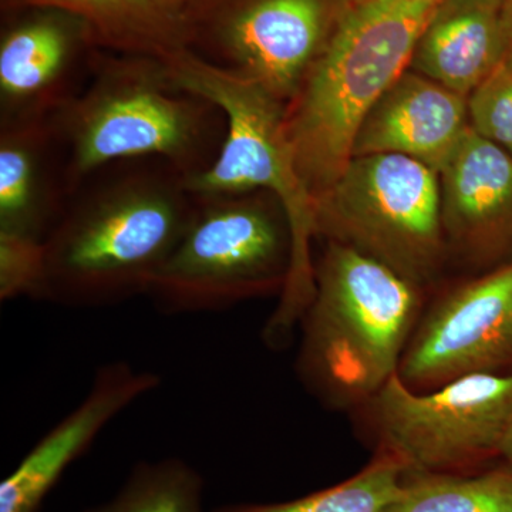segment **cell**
I'll list each match as a JSON object with an SVG mask.
<instances>
[{
    "label": "cell",
    "mask_w": 512,
    "mask_h": 512,
    "mask_svg": "<svg viewBox=\"0 0 512 512\" xmlns=\"http://www.w3.org/2000/svg\"><path fill=\"white\" fill-rule=\"evenodd\" d=\"M69 197L53 117L0 126V234L45 241Z\"/></svg>",
    "instance_id": "obj_15"
},
{
    "label": "cell",
    "mask_w": 512,
    "mask_h": 512,
    "mask_svg": "<svg viewBox=\"0 0 512 512\" xmlns=\"http://www.w3.org/2000/svg\"><path fill=\"white\" fill-rule=\"evenodd\" d=\"M45 249L35 239L0 234V299L36 298L42 285Z\"/></svg>",
    "instance_id": "obj_22"
},
{
    "label": "cell",
    "mask_w": 512,
    "mask_h": 512,
    "mask_svg": "<svg viewBox=\"0 0 512 512\" xmlns=\"http://www.w3.org/2000/svg\"><path fill=\"white\" fill-rule=\"evenodd\" d=\"M423 313V288L355 249L326 241L301 320V376L339 407L365 406L397 375Z\"/></svg>",
    "instance_id": "obj_3"
},
{
    "label": "cell",
    "mask_w": 512,
    "mask_h": 512,
    "mask_svg": "<svg viewBox=\"0 0 512 512\" xmlns=\"http://www.w3.org/2000/svg\"><path fill=\"white\" fill-rule=\"evenodd\" d=\"M387 512H512V467L468 474L406 471Z\"/></svg>",
    "instance_id": "obj_18"
},
{
    "label": "cell",
    "mask_w": 512,
    "mask_h": 512,
    "mask_svg": "<svg viewBox=\"0 0 512 512\" xmlns=\"http://www.w3.org/2000/svg\"><path fill=\"white\" fill-rule=\"evenodd\" d=\"M53 121L70 195L94 171L131 158H163L197 177L214 163L227 134L221 107L178 83L164 60L104 50L86 89Z\"/></svg>",
    "instance_id": "obj_2"
},
{
    "label": "cell",
    "mask_w": 512,
    "mask_h": 512,
    "mask_svg": "<svg viewBox=\"0 0 512 512\" xmlns=\"http://www.w3.org/2000/svg\"><path fill=\"white\" fill-rule=\"evenodd\" d=\"M406 467L396 457L376 451L355 476L282 503L227 504L212 512H387L402 491Z\"/></svg>",
    "instance_id": "obj_19"
},
{
    "label": "cell",
    "mask_w": 512,
    "mask_h": 512,
    "mask_svg": "<svg viewBox=\"0 0 512 512\" xmlns=\"http://www.w3.org/2000/svg\"><path fill=\"white\" fill-rule=\"evenodd\" d=\"M439 181L448 254L488 268L512 262L510 154L470 127Z\"/></svg>",
    "instance_id": "obj_12"
},
{
    "label": "cell",
    "mask_w": 512,
    "mask_h": 512,
    "mask_svg": "<svg viewBox=\"0 0 512 512\" xmlns=\"http://www.w3.org/2000/svg\"><path fill=\"white\" fill-rule=\"evenodd\" d=\"M195 208L187 175L163 158L104 165L73 191L43 241L37 299L101 308L147 296Z\"/></svg>",
    "instance_id": "obj_1"
},
{
    "label": "cell",
    "mask_w": 512,
    "mask_h": 512,
    "mask_svg": "<svg viewBox=\"0 0 512 512\" xmlns=\"http://www.w3.org/2000/svg\"><path fill=\"white\" fill-rule=\"evenodd\" d=\"M349 8L348 0H190V52L286 106Z\"/></svg>",
    "instance_id": "obj_9"
},
{
    "label": "cell",
    "mask_w": 512,
    "mask_h": 512,
    "mask_svg": "<svg viewBox=\"0 0 512 512\" xmlns=\"http://www.w3.org/2000/svg\"><path fill=\"white\" fill-rule=\"evenodd\" d=\"M365 407L377 450L406 471L477 473L500 457L512 414V373L474 375L429 392L409 389L394 375Z\"/></svg>",
    "instance_id": "obj_8"
},
{
    "label": "cell",
    "mask_w": 512,
    "mask_h": 512,
    "mask_svg": "<svg viewBox=\"0 0 512 512\" xmlns=\"http://www.w3.org/2000/svg\"><path fill=\"white\" fill-rule=\"evenodd\" d=\"M161 377L126 362L100 366L82 403L57 423L0 484V512H39L74 461L120 413L160 386Z\"/></svg>",
    "instance_id": "obj_13"
},
{
    "label": "cell",
    "mask_w": 512,
    "mask_h": 512,
    "mask_svg": "<svg viewBox=\"0 0 512 512\" xmlns=\"http://www.w3.org/2000/svg\"><path fill=\"white\" fill-rule=\"evenodd\" d=\"M2 13L0 126L50 119L86 89L101 49L86 23L66 10Z\"/></svg>",
    "instance_id": "obj_11"
},
{
    "label": "cell",
    "mask_w": 512,
    "mask_h": 512,
    "mask_svg": "<svg viewBox=\"0 0 512 512\" xmlns=\"http://www.w3.org/2000/svg\"><path fill=\"white\" fill-rule=\"evenodd\" d=\"M365 2V0H348L350 6L357 5V3Z\"/></svg>",
    "instance_id": "obj_25"
},
{
    "label": "cell",
    "mask_w": 512,
    "mask_h": 512,
    "mask_svg": "<svg viewBox=\"0 0 512 512\" xmlns=\"http://www.w3.org/2000/svg\"><path fill=\"white\" fill-rule=\"evenodd\" d=\"M470 127L468 97L407 69L366 114L352 157L396 154L439 173Z\"/></svg>",
    "instance_id": "obj_14"
},
{
    "label": "cell",
    "mask_w": 512,
    "mask_h": 512,
    "mask_svg": "<svg viewBox=\"0 0 512 512\" xmlns=\"http://www.w3.org/2000/svg\"><path fill=\"white\" fill-rule=\"evenodd\" d=\"M178 83L221 107L227 134L214 163L188 178L195 195L271 192L291 225V274L278 309L265 329L269 343H281L301 322L315 292L316 200L306 187L285 124L286 106L261 86L211 66L190 50L164 60Z\"/></svg>",
    "instance_id": "obj_5"
},
{
    "label": "cell",
    "mask_w": 512,
    "mask_h": 512,
    "mask_svg": "<svg viewBox=\"0 0 512 512\" xmlns=\"http://www.w3.org/2000/svg\"><path fill=\"white\" fill-rule=\"evenodd\" d=\"M29 6L82 19L104 52L168 60L190 50V0H0L2 12Z\"/></svg>",
    "instance_id": "obj_17"
},
{
    "label": "cell",
    "mask_w": 512,
    "mask_h": 512,
    "mask_svg": "<svg viewBox=\"0 0 512 512\" xmlns=\"http://www.w3.org/2000/svg\"><path fill=\"white\" fill-rule=\"evenodd\" d=\"M500 458H503L504 463L512 467V414L507 429H505L503 441H501Z\"/></svg>",
    "instance_id": "obj_23"
},
{
    "label": "cell",
    "mask_w": 512,
    "mask_h": 512,
    "mask_svg": "<svg viewBox=\"0 0 512 512\" xmlns=\"http://www.w3.org/2000/svg\"><path fill=\"white\" fill-rule=\"evenodd\" d=\"M512 262L456 286L421 313L397 376L429 392L474 375L512 373Z\"/></svg>",
    "instance_id": "obj_10"
},
{
    "label": "cell",
    "mask_w": 512,
    "mask_h": 512,
    "mask_svg": "<svg viewBox=\"0 0 512 512\" xmlns=\"http://www.w3.org/2000/svg\"><path fill=\"white\" fill-rule=\"evenodd\" d=\"M470 126L512 157V57L468 97Z\"/></svg>",
    "instance_id": "obj_21"
},
{
    "label": "cell",
    "mask_w": 512,
    "mask_h": 512,
    "mask_svg": "<svg viewBox=\"0 0 512 512\" xmlns=\"http://www.w3.org/2000/svg\"><path fill=\"white\" fill-rule=\"evenodd\" d=\"M436 2L365 0L350 6L285 109L296 165L315 200L352 160L360 124L409 69Z\"/></svg>",
    "instance_id": "obj_4"
},
{
    "label": "cell",
    "mask_w": 512,
    "mask_h": 512,
    "mask_svg": "<svg viewBox=\"0 0 512 512\" xmlns=\"http://www.w3.org/2000/svg\"><path fill=\"white\" fill-rule=\"evenodd\" d=\"M84 512H204V478L181 458L144 461L110 501Z\"/></svg>",
    "instance_id": "obj_20"
},
{
    "label": "cell",
    "mask_w": 512,
    "mask_h": 512,
    "mask_svg": "<svg viewBox=\"0 0 512 512\" xmlns=\"http://www.w3.org/2000/svg\"><path fill=\"white\" fill-rule=\"evenodd\" d=\"M504 29L505 39H507V57H512V0L504 2Z\"/></svg>",
    "instance_id": "obj_24"
},
{
    "label": "cell",
    "mask_w": 512,
    "mask_h": 512,
    "mask_svg": "<svg viewBox=\"0 0 512 512\" xmlns=\"http://www.w3.org/2000/svg\"><path fill=\"white\" fill-rule=\"evenodd\" d=\"M505 0H439L414 46L410 70L470 97L507 59Z\"/></svg>",
    "instance_id": "obj_16"
},
{
    "label": "cell",
    "mask_w": 512,
    "mask_h": 512,
    "mask_svg": "<svg viewBox=\"0 0 512 512\" xmlns=\"http://www.w3.org/2000/svg\"><path fill=\"white\" fill-rule=\"evenodd\" d=\"M316 238L355 249L424 288L448 254L439 173L396 154L352 157L316 200Z\"/></svg>",
    "instance_id": "obj_7"
},
{
    "label": "cell",
    "mask_w": 512,
    "mask_h": 512,
    "mask_svg": "<svg viewBox=\"0 0 512 512\" xmlns=\"http://www.w3.org/2000/svg\"><path fill=\"white\" fill-rule=\"evenodd\" d=\"M433 2H436V3H437V2H439V0H433Z\"/></svg>",
    "instance_id": "obj_26"
},
{
    "label": "cell",
    "mask_w": 512,
    "mask_h": 512,
    "mask_svg": "<svg viewBox=\"0 0 512 512\" xmlns=\"http://www.w3.org/2000/svg\"><path fill=\"white\" fill-rule=\"evenodd\" d=\"M293 259L291 225L271 192L197 195V208L148 298L171 315L220 312L282 295Z\"/></svg>",
    "instance_id": "obj_6"
}]
</instances>
